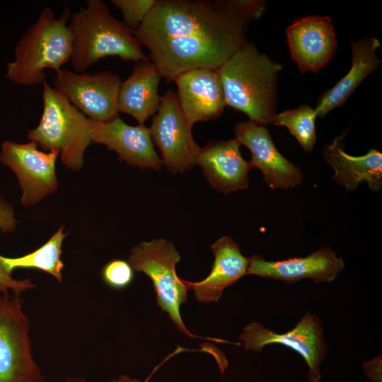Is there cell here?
Returning a JSON list of instances; mask_svg holds the SVG:
<instances>
[{
  "mask_svg": "<svg viewBox=\"0 0 382 382\" xmlns=\"http://www.w3.org/2000/svg\"><path fill=\"white\" fill-rule=\"evenodd\" d=\"M265 11L263 0H157L134 34L170 83L190 70H218Z\"/></svg>",
  "mask_w": 382,
  "mask_h": 382,
  "instance_id": "cell-1",
  "label": "cell"
},
{
  "mask_svg": "<svg viewBox=\"0 0 382 382\" xmlns=\"http://www.w3.org/2000/svg\"><path fill=\"white\" fill-rule=\"evenodd\" d=\"M282 68L247 42L218 69L226 105L245 113L250 122L273 125Z\"/></svg>",
  "mask_w": 382,
  "mask_h": 382,
  "instance_id": "cell-2",
  "label": "cell"
},
{
  "mask_svg": "<svg viewBox=\"0 0 382 382\" xmlns=\"http://www.w3.org/2000/svg\"><path fill=\"white\" fill-rule=\"evenodd\" d=\"M68 27L72 40L70 62L76 72H83L100 59L148 60L134 32L116 19L101 0H88L71 13Z\"/></svg>",
  "mask_w": 382,
  "mask_h": 382,
  "instance_id": "cell-3",
  "label": "cell"
},
{
  "mask_svg": "<svg viewBox=\"0 0 382 382\" xmlns=\"http://www.w3.org/2000/svg\"><path fill=\"white\" fill-rule=\"evenodd\" d=\"M71 15L66 5L59 17L49 7L41 11L18 42L15 60L7 64L9 80L21 86L40 84L46 79V69L57 72L70 62L72 40L68 23Z\"/></svg>",
  "mask_w": 382,
  "mask_h": 382,
  "instance_id": "cell-4",
  "label": "cell"
},
{
  "mask_svg": "<svg viewBox=\"0 0 382 382\" xmlns=\"http://www.w3.org/2000/svg\"><path fill=\"white\" fill-rule=\"evenodd\" d=\"M42 84V115L38 125L28 130L27 139L45 151H59L67 168L79 170L83 163L84 152L91 144L93 120L75 108L46 79Z\"/></svg>",
  "mask_w": 382,
  "mask_h": 382,
  "instance_id": "cell-5",
  "label": "cell"
},
{
  "mask_svg": "<svg viewBox=\"0 0 382 382\" xmlns=\"http://www.w3.org/2000/svg\"><path fill=\"white\" fill-rule=\"evenodd\" d=\"M180 259L172 242L158 238L134 246L128 262L134 270L144 273L151 280L158 306L168 314L178 329L189 337H197L187 329L180 315L181 304L187 301L189 290L185 280L176 273Z\"/></svg>",
  "mask_w": 382,
  "mask_h": 382,
  "instance_id": "cell-6",
  "label": "cell"
},
{
  "mask_svg": "<svg viewBox=\"0 0 382 382\" xmlns=\"http://www.w3.org/2000/svg\"><path fill=\"white\" fill-rule=\"evenodd\" d=\"M21 294H0V382H45L35 361Z\"/></svg>",
  "mask_w": 382,
  "mask_h": 382,
  "instance_id": "cell-7",
  "label": "cell"
},
{
  "mask_svg": "<svg viewBox=\"0 0 382 382\" xmlns=\"http://www.w3.org/2000/svg\"><path fill=\"white\" fill-rule=\"evenodd\" d=\"M193 125L182 111L176 93L169 89L149 127L154 144L160 150L163 165L173 173H183L196 165L200 151L192 134Z\"/></svg>",
  "mask_w": 382,
  "mask_h": 382,
  "instance_id": "cell-8",
  "label": "cell"
},
{
  "mask_svg": "<svg viewBox=\"0 0 382 382\" xmlns=\"http://www.w3.org/2000/svg\"><path fill=\"white\" fill-rule=\"evenodd\" d=\"M247 350L261 352L267 345L289 347L300 354L308 368L309 382H319L320 366L328 347L324 340L322 322L316 314L306 313L290 331L274 332L257 322L246 325L239 337Z\"/></svg>",
  "mask_w": 382,
  "mask_h": 382,
  "instance_id": "cell-9",
  "label": "cell"
},
{
  "mask_svg": "<svg viewBox=\"0 0 382 382\" xmlns=\"http://www.w3.org/2000/svg\"><path fill=\"white\" fill-rule=\"evenodd\" d=\"M118 74L110 71L85 74L61 69L55 72L54 88L88 118L107 122L119 115Z\"/></svg>",
  "mask_w": 382,
  "mask_h": 382,
  "instance_id": "cell-10",
  "label": "cell"
},
{
  "mask_svg": "<svg viewBox=\"0 0 382 382\" xmlns=\"http://www.w3.org/2000/svg\"><path fill=\"white\" fill-rule=\"evenodd\" d=\"M57 151H45L33 141L18 144L5 141L1 145L0 162L16 175L23 190L21 202L33 205L57 188L56 160Z\"/></svg>",
  "mask_w": 382,
  "mask_h": 382,
  "instance_id": "cell-11",
  "label": "cell"
},
{
  "mask_svg": "<svg viewBox=\"0 0 382 382\" xmlns=\"http://www.w3.org/2000/svg\"><path fill=\"white\" fill-rule=\"evenodd\" d=\"M233 132L241 145L251 153L252 168L262 173L267 185L272 190L293 188L303 180L301 169L287 160L275 146L267 126L250 121L237 122Z\"/></svg>",
  "mask_w": 382,
  "mask_h": 382,
  "instance_id": "cell-12",
  "label": "cell"
},
{
  "mask_svg": "<svg viewBox=\"0 0 382 382\" xmlns=\"http://www.w3.org/2000/svg\"><path fill=\"white\" fill-rule=\"evenodd\" d=\"M290 55L301 73H318L334 56L337 41L331 18L313 15L294 19L286 28Z\"/></svg>",
  "mask_w": 382,
  "mask_h": 382,
  "instance_id": "cell-13",
  "label": "cell"
},
{
  "mask_svg": "<svg viewBox=\"0 0 382 382\" xmlns=\"http://www.w3.org/2000/svg\"><path fill=\"white\" fill-rule=\"evenodd\" d=\"M91 144L105 145L132 166L157 170L164 166L154 149L149 128L144 124L129 125L119 115L104 122L93 120Z\"/></svg>",
  "mask_w": 382,
  "mask_h": 382,
  "instance_id": "cell-14",
  "label": "cell"
},
{
  "mask_svg": "<svg viewBox=\"0 0 382 382\" xmlns=\"http://www.w3.org/2000/svg\"><path fill=\"white\" fill-rule=\"evenodd\" d=\"M344 267L343 259L325 246L306 257L277 261H268L261 255H254L249 257L247 274L282 280L287 284L296 283L302 279L323 283L334 281Z\"/></svg>",
  "mask_w": 382,
  "mask_h": 382,
  "instance_id": "cell-15",
  "label": "cell"
},
{
  "mask_svg": "<svg viewBox=\"0 0 382 382\" xmlns=\"http://www.w3.org/2000/svg\"><path fill=\"white\" fill-rule=\"evenodd\" d=\"M173 81L180 107L192 125L214 120L224 112L226 104L218 70H190L178 75Z\"/></svg>",
  "mask_w": 382,
  "mask_h": 382,
  "instance_id": "cell-16",
  "label": "cell"
},
{
  "mask_svg": "<svg viewBox=\"0 0 382 382\" xmlns=\"http://www.w3.org/2000/svg\"><path fill=\"white\" fill-rule=\"evenodd\" d=\"M240 143L233 139L213 140L200 149L199 165L209 185L224 194L248 187V173L252 168L240 151Z\"/></svg>",
  "mask_w": 382,
  "mask_h": 382,
  "instance_id": "cell-17",
  "label": "cell"
},
{
  "mask_svg": "<svg viewBox=\"0 0 382 382\" xmlns=\"http://www.w3.org/2000/svg\"><path fill=\"white\" fill-rule=\"evenodd\" d=\"M211 248L214 260L208 276L195 282L185 280L187 289L193 290L202 303L218 301L224 289L247 275L248 269L249 257L241 253L239 245L231 236H222Z\"/></svg>",
  "mask_w": 382,
  "mask_h": 382,
  "instance_id": "cell-18",
  "label": "cell"
},
{
  "mask_svg": "<svg viewBox=\"0 0 382 382\" xmlns=\"http://www.w3.org/2000/svg\"><path fill=\"white\" fill-rule=\"evenodd\" d=\"M346 132L336 137L323 150L325 161L334 170L333 179L353 191L361 183H366L374 192L382 189V154L375 149H370L366 154L354 156L345 152L343 146Z\"/></svg>",
  "mask_w": 382,
  "mask_h": 382,
  "instance_id": "cell-19",
  "label": "cell"
},
{
  "mask_svg": "<svg viewBox=\"0 0 382 382\" xmlns=\"http://www.w3.org/2000/svg\"><path fill=\"white\" fill-rule=\"evenodd\" d=\"M381 47L375 37H364L352 41V65L349 71L331 88L323 93L314 108L317 116L323 118L330 111L342 106L362 81L378 70L382 61L376 55Z\"/></svg>",
  "mask_w": 382,
  "mask_h": 382,
  "instance_id": "cell-20",
  "label": "cell"
},
{
  "mask_svg": "<svg viewBox=\"0 0 382 382\" xmlns=\"http://www.w3.org/2000/svg\"><path fill=\"white\" fill-rule=\"evenodd\" d=\"M162 76L149 59L134 66L129 77L120 85L118 112L131 115L140 125L158 111L161 97L158 85Z\"/></svg>",
  "mask_w": 382,
  "mask_h": 382,
  "instance_id": "cell-21",
  "label": "cell"
},
{
  "mask_svg": "<svg viewBox=\"0 0 382 382\" xmlns=\"http://www.w3.org/2000/svg\"><path fill=\"white\" fill-rule=\"evenodd\" d=\"M63 227L40 248L19 257H7L0 255V265L8 274L17 268H35L54 277L59 282L62 280L64 263L61 260L62 245L66 236Z\"/></svg>",
  "mask_w": 382,
  "mask_h": 382,
  "instance_id": "cell-22",
  "label": "cell"
},
{
  "mask_svg": "<svg viewBox=\"0 0 382 382\" xmlns=\"http://www.w3.org/2000/svg\"><path fill=\"white\" fill-rule=\"evenodd\" d=\"M317 113L308 104L276 114L273 125L285 127L306 152H311L316 143Z\"/></svg>",
  "mask_w": 382,
  "mask_h": 382,
  "instance_id": "cell-23",
  "label": "cell"
},
{
  "mask_svg": "<svg viewBox=\"0 0 382 382\" xmlns=\"http://www.w3.org/2000/svg\"><path fill=\"white\" fill-rule=\"evenodd\" d=\"M17 221L11 206L0 196V229L3 233H9L15 230ZM35 285L30 279H15L11 274L7 273L0 265V294L10 295L11 291L15 294L33 289Z\"/></svg>",
  "mask_w": 382,
  "mask_h": 382,
  "instance_id": "cell-24",
  "label": "cell"
},
{
  "mask_svg": "<svg viewBox=\"0 0 382 382\" xmlns=\"http://www.w3.org/2000/svg\"><path fill=\"white\" fill-rule=\"evenodd\" d=\"M157 0H112V4L123 16V23L133 32L143 22Z\"/></svg>",
  "mask_w": 382,
  "mask_h": 382,
  "instance_id": "cell-25",
  "label": "cell"
},
{
  "mask_svg": "<svg viewBox=\"0 0 382 382\" xmlns=\"http://www.w3.org/2000/svg\"><path fill=\"white\" fill-rule=\"evenodd\" d=\"M134 270L123 260L115 259L108 262L102 270V277L110 287L122 289L128 286L134 279Z\"/></svg>",
  "mask_w": 382,
  "mask_h": 382,
  "instance_id": "cell-26",
  "label": "cell"
},
{
  "mask_svg": "<svg viewBox=\"0 0 382 382\" xmlns=\"http://www.w3.org/2000/svg\"><path fill=\"white\" fill-rule=\"evenodd\" d=\"M364 371L371 382H381V357H376L374 359L364 362Z\"/></svg>",
  "mask_w": 382,
  "mask_h": 382,
  "instance_id": "cell-27",
  "label": "cell"
},
{
  "mask_svg": "<svg viewBox=\"0 0 382 382\" xmlns=\"http://www.w3.org/2000/svg\"><path fill=\"white\" fill-rule=\"evenodd\" d=\"M110 382H142L136 378H132L127 375H120L117 378L112 379Z\"/></svg>",
  "mask_w": 382,
  "mask_h": 382,
  "instance_id": "cell-28",
  "label": "cell"
},
{
  "mask_svg": "<svg viewBox=\"0 0 382 382\" xmlns=\"http://www.w3.org/2000/svg\"><path fill=\"white\" fill-rule=\"evenodd\" d=\"M64 382H88V381L82 376H69L65 378Z\"/></svg>",
  "mask_w": 382,
  "mask_h": 382,
  "instance_id": "cell-29",
  "label": "cell"
}]
</instances>
